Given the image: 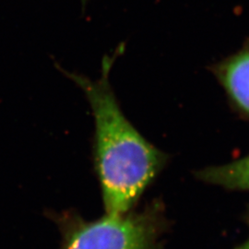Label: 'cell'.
<instances>
[{
    "mask_svg": "<svg viewBox=\"0 0 249 249\" xmlns=\"http://www.w3.org/2000/svg\"><path fill=\"white\" fill-rule=\"evenodd\" d=\"M112 60L103 62V76L70 78L83 90L95 120V166L107 214H125L163 167L165 155L148 142L125 118L109 84Z\"/></svg>",
    "mask_w": 249,
    "mask_h": 249,
    "instance_id": "cell-1",
    "label": "cell"
},
{
    "mask_svg": "<svg viewBox=\"0 0 249 249\" xmlns=\"http://www.w3.org/2000/svg\"><path fill=\"white\" fill-rule=\"evenodd\" d=\"M64 249H151V230L141 217L106 213L74 229Z\"/></svg>",
    "mask_w": 249,
    "mask_h": 249,
    "instance_id": "cell-2",
    "label": "cell"
},
{
    "mask_svg": "<svg viewBox=\"0 0 249 249\" xmlns=\"http://www.w3.org/2000/svg\"><path fill=\"white\" fill-rule=\"evenodd\" d=\"M217 75L233 103L249 114V45L220 64Z\"/></svg>",
    "mask_w": 249,
    "mask_h": 249,
    "instance_id": "cell-3",
    "label": "cell"
},
{
    "mask_svg": "<svg viewBox=\"0 0 249 249\" xmlns=\"http://www.w3.org/2000/svg\"><path fill=\"white\" fill-rule=\"evenodd\" d=\"M197 178L210 184L238 190H249V155L221 166L197 173Z\"/></svg>",
    "mask_w": 249,
    "mask_h": 249,
    "instance_id": "cell-4",
    "label": "cell"
},
{
    "mask_svg": "<svg viewBox=\"0 0 249 249\" xmlns=\"http://www.w3.org/2000/svg\"><path fill=\"white\" fill-rule=\"evenodd\" d=\"M237 249H249V238L247 239V241Z\"/></svg>",
    "mask_w": 249,
    "mask_h": 249,
    "instance_id": "cell-5",
    "label": "cell"
},
{
    "mask_svg": "<svg viewBox=\"0 0 249 249\" xmlns=\"http://www.w3.org/2000/svg\"><path fill=\"white\" fill-rule=\"evenodd\" d=\"M81 1H82V3H83V4H84V3H86V2H87V0H81Z\"/></svg>",
    "mask_w": 249,
    "mask_h": 249,
    "instance_id": "cell-6",
    "label": "cell"
}]
</instances>
